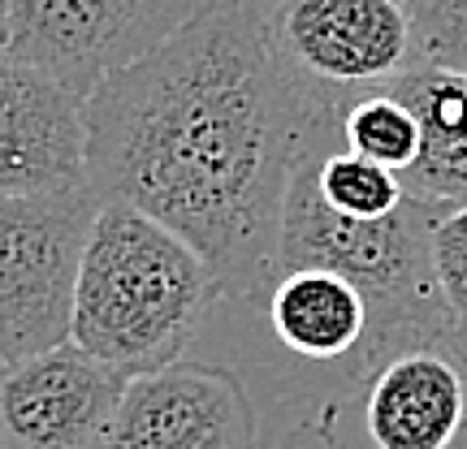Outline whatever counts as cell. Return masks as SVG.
Returning <instances> with one entry per match:
<instances>
[{
  "label": "cell",
  "instance_id": "cell-10",
  "mask_svg": "<svg viewBox=\"0 0 467 449\" xmlns=\"http://www.w3.org/2000/svg\"><path fill=\"white\" fill-rule=\"evenodd\" d=\"M87 186V100L48 69L0 56V199Z\"/></svg>",
  "mask_w": 467,
  "mask_h": 449
},
{
  "label": "cell",
  "instance_id": "cell-7",
  "mask_svg": "<svg viewBox=\"0 0 467 449\" xmlns=\"http://www.w3.org/2000/svg\"><path fill=\"white\" fill-rule=\"evenodd\" d=\"M268 26L285 66L325 91H364L416 66L402 0H273Z\"/></svg>",
  "mask_w": 467,
  "mask_h": 449
},
{
  "label": "cell",
  "instance_id": "cell-8",
  "mask_svg": "<svg viewBox=\"0 0 467 449\" xmlns=\"http://www.w3.org/2000/svg\"><path fill=\"white\" fill-rule=\"evenodd\" d=\"M104 449H260V406L234 367L182 359L130 376Z\"/></svg>",
  "mask_w": 467,
  "mask_h": 449
},
{
  "label": "cell",
  "instance_id": "cell-12",
  "mask_svg": "<svg viewBox=\"0 0 467 449\" xmlns=\"http://www.w3.org/2000/svg\"><path fill=\"white\" fill-rule=\"evenodd\" d=\"M337 130H342V143L350 151H359L364 160L389 168L399 178H407L416 168L420 151H424L420 117L389 87L347 91L337 104Z\"/></svg>",
  "mask_w": 467,
  "mask_h": 449
},
{
  "label": "cell",
  "instance_id": "cell-2",
  "mask_svg": "<svg viewBox=\"0 0 467 449\" xmlns=\"http://www.w3.org/2000/svg\"><path fill=\"white\" fill-rule=\"evenodd\" d=\"M221 302L225 285L182 233L130 203H104L78 272L69 342L143 376L182 363Z\"/></svg>",
  "mask_w": 467,
  "mask_h": 449
},
{
  "label": "cell",
  "instance_id": "cell-16",
  "mask_svg": "<svg viewBox=\"0 0 467 449\" xmlns=\"http://www.w3.org/2000/svg\"><path fill=\"white\" fill-rule=\"evenodd\" d=\"M9 26H14V0H0V56L9 48Z\"/></svg>",
  "mask_w": 467,
  "mask_h": 449
},
{
  "label": "cell",
  "instance_id": "cell-11",
  "mask_svg": "<svg viewBox=\"0 0 467 449\" xmlns=\"http://www.w3.org/2000/svg\"><path fill=\"white\" fill-rule=\"evenodd\" d=\"M411 104L424 130V151L402 178L416 199L454 212L467 203V74L459 69L411 66L402 78L385 83Z\"/></svg>",
  "mask_w": 467,
  "mask_h": 449
},
{
  "label": "cell",
  "instance_id": "cell-15",
  "mask_svg": "<svg viewBox=\"0 0 467 449\" xmlns=\"http://www.w3.org/2000/svg\"><path fill=\"white\" fill-rule=\"evenodd\" d=\"M273 449H337V445L320 423H295V428H285V433L273 441Z\"/></svg>",
  "mask_w": 467,
  "mask_h": 449
},
{
  "label": "cell",
  "instance_id": "cell-1",
  "mask_svg": "<svg viewBox=\"0 0 467 449\" xmlns=\"http://www.w3.org/2000/svg\"><path fill=\"white\" fill-rule=\"evenodd\" d=\"M273 0H221L87 100V186L182 233L225 302L265 281L307 130L337 91L285 66Z\"/></svg>",
  "mask_w": 467,
  "mask_h": 449
},
{
  "label": "cell",
  "instance_id": "cell-9",
  "mask_svg": "<svg viewBox=\"0 0 467 449\" xmlns=\"http://www.w3.org/2000/svg\"><path fill=\"white\" fill-rule=\"evenodd\" d=\"M130 376L91 359L74 342L5 367L0 445L5 449H104Z\"/></svg>",
  "mask_w": 467,
  "mask_h": 449
},
{
  "label": "cell",
  "instance_id": "cell-5",
  "mask_svg": "<svg viewBox=\"0 0 467 449\" xmlns=\"http://www.w3.org/2000/svg\"><path fill=\"white\" fill-rule=\"evenodd\" d=\"M91 186L0 199V363L17 367L66 346L83 255L100 217Z\"/></svg>",
  "mask_w": 467,
  "mask_h": 449
},
{
  "label": "cell",
  "instance_id": "cell-18",
  "mask_svg": "<svg viewBox=\"0 0 467 449\" xmlns=\"http://www.w3.org/2000/svg\"><path fill=\"white\" fill-rule=\"evenodd\" d=\"M0 449H5V445H0Z\"/></svg>",
  "mask_w": 467,
  "mask_h": 449
},
{
  "label": "cell",
  "instance_id": "cell-3",
  "mask_svg": "<svg viewBox=\"0 0 467 449\" xmlns=\"http://www.w3.org/2000/svg\"><path fill=\"white\" fill-rule=\"evenodd\" d=\"M441 217H446L441 208L416 195L394 217H342L312 190L307 173L295 160L268 268H334L355 285H364L394 333L451 324V311L433 277V230Z\"/></svg>",
  "mask_w": 467,
  "mask_h": 449
},
{
  "label": "cell",
  "instance_id": "cell-17",
  "mask_svg": "<svg viewBox=\"0 0 467 449\" xmlns=\"http://www.w3.org/2000/svg\"><path fill=\"white\" fill-rule=\"evenodd\" d=\"M0 376H5V363H0Z\"/></svg>",
  "mask_w": 467,
  "mask_h": 449
},
{
  "label": "cell",
  "instance_id": "cell-4",
  "mask_svg": "<svg viewBox=\"0 0 467 449\" xmlns=\"http://www.w3.org/2000/svg\"><path fill=\"white\" fill-rule=\"evenodd\" d=\"M317 423L337 449H467V333L394 337Z\"/></svg>",
  "mask_w": 467,
  "mask_h": 449
},
{
  "label": "cell",
  "instance_id": "cell-6",
  "mask_svg": "<svg viewBox=\"0 0 467 449\" xmlns=\"http://www.w3.org/2000/svg\"><path fill=\"white\" fill-rule=\"evenodd\" d=\"M221 0H14L5 56L48 69L91 100L113 74L139 66Z\"/></svg>",
  "mask_w": 467,
  "mask_h": 449
},
{
  "label": "cell",
  "instance_id": "cell-14",
  "mask_svg": "<svg viewBox=\"0 0 467 449\" xmlns=\"http://www.w3.org/2000/svg\"><path fill=\"white\" fill-rule=\"evenodd\" d=\"M433 277L451 320L467 333V203L437 220L433 230Z\"/></svg>",
  "mask_w": 467,
  "mask_h": 449
},
{
  "label": "cell",
  "instance_id": "cell-13",
  "mask_svg": "<svg viewBox=\"0 0 467 449\" xmlns=\"http://www.w3.org/2000/svg\"><path fill=\"white\" fill-rule=\"evenodd\" d=\"M411 17L416 66L467 74V0H402Z\"/></svg>",
  "mask_w": 467,
  "mask_h": 449
}]
</instances>
